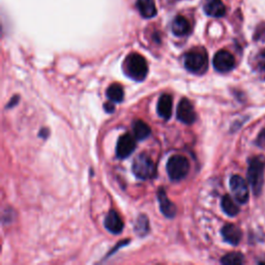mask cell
<instances>
[{"mask_svg":"<svg viewBox=\"0 0 265 265\" xmlns=\"http://www.w3.org/2000/svg\"><path fill=\"white\" fill-rule=\"evenodd\" d=\"M254 38L256 41L265 43V23H262L257 27Z\"/></svg>","mask_w":265,"mask_h":265,"instance_id":"22","label":"cell"},{"mask_svg":"<svg viewBox=\"0 0 265 265\" xmlns=\"http://www.w3.org/2000/svg\"><path fill=\"white\" fill-rule=\"evenodd\" d=\"M264 169H265V159L262 156L254 157L248 162L247 179L250 182L251 188L256 196L260 195L264 182Z\"/></svg>","mask_w":265,"mask_h":265,"instance_id":"2","label":"cell"},{"mask_svg":"<svg viewBox=\"0 0 265 265\" xmlns=\"http://www.w3.org/2000/svg\"><path fill=\"white\" fill-rule=\"evenodd\" d=\"M185 68L196 75H203L208 66V57L204 49H194L185 55Z\"/></svg>","mask_w":265,"mask_h":265,"instance_id":"3","label":"cell"},{"mask_svg":"<svg viewBox=\"0 0 265 265\" xmlns=\"http://www.w3.org/2000/svg\"><path fill=\"white\" fill-rule=\"evenodd\" d=\"M190 171V163L187 158L176 155L167 162V173L172 181L184 179Z\"/></svg>","mask_w":265,"mask_h":265,"instance_id":"5","label":"cell"},{"mask_svg":"<svg viewBox=\"0 0 265 265\" xmlns=\"http://www.w3.org/2000/svg\"><path fill=\"white\" fill-rule=\"evenodd\" d=\"M172 106H173V102H172V96L170 94L165 93L161 95V97L159 98L158 109H157L160 117L165 120L170 119L172 116Z\"/></svg>","mask_w":265,"mask_h":265,"instance_id":"13","label":"cell"},{"mask_svg":"<svg viewBox=\"0 0 265 265\" xmlns=\"http://www.w3.org/2000/svg\"><path fill=\"white\" fill-rule=\"evenodd\" d=\"M256 144L258 146H260V147L265 146V129H263L259 134V136L257 138V141H256Z\"/></svg>","mask_w":265,"mask_h":265,"instance_id":"24","label":"cell"},{"mask_svg":"<svg viewBox=\"0 0 265 265\" xmlns=\"http://www.w3.org/2000/svg\"><path fill=\"white\" fill-rule=\"evenodd\" d=\"M105 110L107 111V112H109V113H111V112H113L114 111V105H112V104H105Z\"/></svg>","mask_w":265,"mask_h":265,"instance_id":"26","label":"cell"},{"mask_svg":"<svg viewBox=\"0 0 265 265\" xmlns=\"http://www.w3.org/2000/svg\"><path fill=\"white\" fill-rule=\"evenodd\" d=\"M172 32L176 37H185L189 35L191 30V26L189 21L185 18L184 16H177L172 22Z\"/></svg>","mask_w":265,"mask_h":265,"instance_id":"16","label":"cell"},{"mask_svg":"<svg viewBox=\"0 0 265 265\" xmlns=\"http://www.w3.org/2000/svg\"><path fill=\"white\" fill-rule=\"evenodd\" d=\"M158 200L160 204V209L166 218L172 219L176 215V206L167 196V193L164 189H160L158 192Z\"/></svg>","mask_w":265,"mask_h":265,"instance_id":"10","label":"cell"},{"mask_svg":"<svg viewBox=\"0 0 265 265\" xmlns=\"http://www.w3.org/2000/svg\"><path fill=\"white\" fill-rule=\"evenodd\" d=\"M136 148V138L130 134H124L119 137L117 145H116V156L118 159L123 160L128 158Z\"/></svg>","mask_w":265,"mask_h":265,"instance_id":"9","label":"cell"},{"mask_svg":"<svg viewBox=\"0 0 265 265\" xmlns=\"http://www.w3.org/2000/svg\"><path fill=\"white\" fill-rule=\"evenodd\" d=\"M221 205L223 211L227 215H229V217H235V215H237L239 212V207L236 205V203L233 201V199H232L229 195H225L222 198Z\"/></svg>","mask_w":265,"mask_h":265,"instance_id":"18","label":"cell"},{"mask_svg":"<svg viewBox=\"0 0 265 265\" xmlns=\"http://www.w3.org/2000/svg\"><path fill=\"white\" fill-rule=\"evenodd\" d=\"M18 102H19V96H14V97L12 98L11 103H10L7 107H8V108H12L13 106H15V105L18 104Z\"/></svg>","mask_w":265,"mask_h":265,"instance_id":"25","label":"cell"},{"mask_svg":"<svg viewBox=\"0 0 265 265\" xmlns=\"http://www.w3.org/2000/svg\"><path fill=\"white\" fill-rule=\"evenodd\" d=\"M107 96L111 103H121L124 97L122 86L118 83H113L107 89Z\"/></svg>","mask_w":265,"mask_h":265,"instance_id":"17","label":"cell"},{"mask_svg":"<svg viewBox=\"0 0 265 265\" xmlns=\"http://www.w3.org/2000/svg\"><path fill=\"white\" fill-rule=\"evenodd\" d=\"M257 66L259 68V70L265 72V50H263L262 52H260L257 56Z\"/></svg>","mask_w":265,"mask_h":265,"instance_id":"23","label":"cell"},{"mask_svg":"<svg viewBox=\"0 0 265 265\" xmlns=\"http://www.w3.org/2000/svg\"><path fill=\"white\" fill-rule=\"evenodd\" d=\"M177 119L185 124H193L196 120V112L188 98H181L176 109Z\"/></svg>","mask_w":265,"mask_h":265,"instance_id":"8","label":"cell"},{"mask_svg":"<svg viewBox=\"0 0 265 265\" xmlns=\"http://www.w3.org/2000/svg\"><path fill=\"white\" fill-rule=\"evenodd\" d=\"M135 231L139 236H144L149 232V221L146 218V215L141 214L138 218L135 226Z\"/></svg>","mask_w":265,"mask_h":265,"instance_id":"21","label":"cell"},{"mask_svg":"<svg viewBox=\"0 0 265 265\" xmlns=\"http://www.w3.org/2000/svg\"><path fill=\"white\" fill-rule=\"evenodd\" d=\"M213 66L220 73H228L234 69L235 58L227 50H220L213 57Z\"/></svg>","mask_w":265,"mask_h":265,"instance_id":"7","label":"cell"},{"mask_svg":"<svg viewBox=\"0 0 265 265\" xmlns=\"http://www.w3.org/2000/svg\"><path fill=\"white\" fill-rule=\"evenodd\" d=\"M203 9L207 16L213 18H222L226 15V7L222 0H207Z\"/></svg>","mask_w":265,"mask_h":265,"instance_id":"14","label":"cell"},{"mask_svg":"<svg viewBox=\"0 0 265 265\" xmlns=\"http://www.w3.org/2000/svg\"><path fill=\"white\" fill-rule=\"evenodd\" d=\"M230 189L235 200L244 204L248 200V189L245 180L239 175H233L230 178Z\"/></svg>","mask_w":265,"mask_h":265,"instance_id":"6","label":"cell"},{"mask_svg":"<svg viewBox=\"0 0 265 265\" xmlns=\"http://www.w3.org/2000/svg\"><path fill=\"white\" fill-rule=\"evenodd\" d=\"M221 233H222L224 240L232 245H237L240 242L241 237H242L241 230L233 224L225 225L222 228Z\"/></svg>","mask_w":265,"mask_h":265,"instance_id":"12","label":"cell"},{"mask_svg":"<svg viewBox=\"0 0 265 265\" xmlns=\"http://www.w3.org/2000/svg\"><path fill=\"white\" fill-rule=\"evenodd\" d=\"M123 70L129 78L137 82H141L148 74V64L142 55L138 53H130L125 58Z\"/></svg>","mask_w":265,"mask_h":265,"instance_id":"1","label":"cell"},{"mask_svg":"<svg viewBox=\"0 0 265 265\" xmlns=\"http://www.w3.org/2000/svg\"><path fill=\"white\" fill-rule=\"evenodd\" d=\"M131 170L137 178L142 180L152 179L157 175V166L146 154H141L135 158Z\"/></svg>","mask_w":265,"mask_h":265,"instance_id":"4","label":"cell"},{"mask_svg":"<svg viewBox=\"0 0 265 265\" xmlns=\"http://www.w3.org/2000/svg\"><path fill=\"white\" fill-rule=\"evenodd\" d=\"M132 130H134V136L138 140H144L151 136L152 129L143 120H136L132 125Z\"/></svg>","mask_w":265,"mask_h":265,"instance_id":"19","label":"cell"},{"mask_svg":"<svg viewBox=\"0 0 265 265\" xmlns=\"http://www.w3.org/2000/svg\"><path fill=\"white\" fill-rule=\"evenodd\" d=\"M221 262L225 265H240V264H243L244 257L241 253L232 252V253L225 255L221 259Z\"/></svg>","mask_w":265,"mask_h":265,"instance_id":"20","label":"cell"},{"mask_svg":"<svg viewBox=\"0 0 265 265\" xmlns=\"http://www.w3.org/2000/svg\"><path fill=\"white\" fill-rule=\"evenodd\" d=\"M105 227L113 234H119L123 230V222L120 215L115 210H110L105 218Z\"/></svg>","mask_w":265,"mask_h":265,"instance_id":"11","label":"cell"},{"mask_svg":"<svg viewBox=\"0 0 265 265\" xmlns=\"http://www.w3.org/2000/svg\"><path fill=\"white\" fill-rule=\"evenodd\" d=\"M136 7L140 15L145 19H152L158 14L155 0H137Z\"/></svg>","mask_w":265,"mask_h":265,"instance_id":"15","label":"cell"}]
</instances>
